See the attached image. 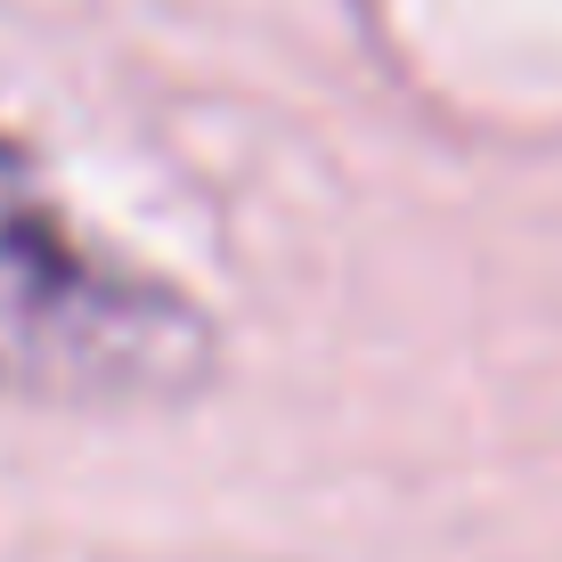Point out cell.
<instances>
[{
  "label": "cell",
  "mask_w": 562,
  "mask_h": 562,
  "mask_svg": "<svg viewBox=\"0 0 562 562\" xmlns=\"http://www.w3.org/2000/svg\"><path fill=\"white\" fill-rule=\"evenodd\" d=\"M221 367L196 294L82 228L25 147L0 131V400L139 408Z\"/></svg>",
  "instance_id": "1"
}]
</instances>
